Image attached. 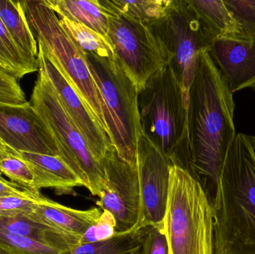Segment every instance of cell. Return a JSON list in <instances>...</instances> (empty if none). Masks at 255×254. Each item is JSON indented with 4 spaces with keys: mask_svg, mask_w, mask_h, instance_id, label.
Here are the masks:
<instances>
[{
    "mask_svg": "<svg viewBox=\"0 0 255 254\" xmlns=\"http://www.w3.org/2000/svg\"><path fill=\"white\" fill-rule=\"evenodd\" d=\"M189 96L181 169L200 183L212 206L220 169L237 133L233 93L208 52L202 55Z\"/></svg>",
    "mask_w": 255,
    "mask_h": 254,
    "instance_id": "6da1fadb",
    "label": "cell"
},
{
    "mask_svg": "<svg viewBox=\"0 0 255 254\" xmlns=\"http://www.w3.org/2000/svg\"><path fill=\"white\" fill-rule=\"evenodd\" d=\"M212 209L214 254H255V152L250 136H235Z\"/></svg>",
    "mask_w": 255,
    "mask_h": 254,
    "instance_id": "7a4b0ae2",
    "label": "cell"
},
{
    "mask_svg": "<svg viewBox=\"0 0 255 254\" xmlns=\"http://www.w3.org/2000/svg\"><path fill=\"white\" fill-rule=\"evenodd\" d=\"M22 4L38 46L59 69L110 137L104 101L91 75L85 52L63 28L56 13L43 0L22 1Z\"/></svg>",
    "mask_w": 255,
    "mask_h": 254,
    "instance_id": "3957f363",
    "label": "cell"
},
{
    "mask_svg": "<svg viewBox=\"0 0 255 254\" xmlns=\"http://www.w3.org/2000/svg\"><path fill=\"white\" fill-rule=\"evenodd\" d=\"M163 227L169 254H214L211 202L200 183L175 165L170 167Z\"/></svg>",
    "mask_w": 255,
    "mask_h": 254,
    "instance_id": "277c9868",
    "label": "cell"
},
{
    "mask_svg": "<svg viewBox=\"0 0 255 254\" xmlns=\"http://www.w3.org/2000/svg\"><path fill=\"white\" fill-rule=\"evenodd\" d=\"M145 135L172 165L181 168L187 137V108L178 78L169 63L151 76L138 92Z\"/></svg>",
    "mask_w": 255,
    "mask_h": 254,
    "instance_id": "5b68a950",
    "label": "cell"
},
{
    "mask_svg": "<svg viewBox=\"0 0 255 254\" xmlns=\"http://www.w3.org/2000/svg\"><path fill=\"white\" fill-rule=\"evenodd\" d=\"M88 67L106 107V121L119 156L136 167V148L142 132L138 91L117 58L85 53Z\"/></svg>",
    "mask_w": 255,
    "mask_h": 254,
    "instance_id": "8992f818",
    "label": "cell"
},
{
    "mask_svg": "<svg viewBox=\"0 0 255 254\" xmlns=\"http://www.w3.org/2000/svg\"><path fill=\"white\" fill-rule=\"evenodd\" d=\"M30 102L53 137L61 159L80 178L84 187L94 196L100 197L106 187L103 165L93 156L41 70H38Z\"/></svg>",
    "mask_w": 255,
    "mask_h": 254,
    "instance_id": "52a82bcc",
    "label": "cell"
},
{
    "mask_svg": "<svg viewBox=\"0 0 255 254\" xmlns=\"http://www.w3.org/2000/svg\"><path fill=\"white\" fill-rule=\"evenodd\" d=\"M145 25L166 50L188 108L190 86L202 55L209 52L212 39L204 29L189 0H172L160 19Z\"/></svg>",
    "mask_w": 255,
    "mask_h": 254,
    "instance_id": "ba28073f",
    "label": "cell"
},
{
    "mask_svg": "<svg viewBox=\"0 0 255 254\" xmlns=\"http://www.w3.org/2000/svg\"><path fill=\"white\" fill-rule=\"evenodd\" d=\"M108 37L117 58L138 92L151 76L169 63L163 45L143 22L113 13Z\"/></svg>",
    "mask_w": 255,
    "mask_h": 254,
    "instance_id": "9c48e42d",
    "label": "cell"
},
{
    "mask_svg": "<svg viewBox=\"0 0 255 254\" xmlns=\"http://www.w3.org/2000/svg\"><path fill=\"white\" fill-rule=\"evenodd\" d=\"M106 177V187L97 206L113 215L117 234L141 228L142 203L137 167H132L112 148L101 161Z\"/></svg>",
    "mask_w": 255,
    "mask_h": 254,
    "instance_id": "30bf717a",
    "label": "cell"
},
{
    "mask_svg": "<svg viewBox=\"0 0 255 254\" xmlns=\"http://www.w3.org/2000/svg\"><path fill=\"white\" fill-rule=\"evenodd\" d=\"M172 165L142 131L136 148V167L142 203L141 228L148 225L163 226Z\"/></svg>",
    "mask_w": 255,
    "mask_h": 254,
    "instance_id": "8fae6325",
    "label": "cell"
},
{
    "mask_svg": "<svg viewBox=\"0 0 255 254\" xmlns=\"http://www.w3.org/2000/svg\"><path fill=\"white\" fill-rule=\"evenodd\" d=\"M38 70L52 85L64 110L86 141L94 158L101 162L106 154L115 147L110 137L100 126L82 98L63 76L53 61L38 46Z\"/></svg>",
    "mask_w": 255,
    "mask_h": 254,
    "instance_id": "7c38bea8",
    "label": "cell"
},
{
    "mask_svg": "<svg viewBox=\"0 0 255 254\" xmlns=\"http://www.w3.org/2000/svg\"><path fill=\"white\" fill-rule=\"evenodd\" d=\"M0 139L18 152L59 157L53 137L30 101L0 104Z\"/></svg>",
    "mask_w": 255,
    "mask_h": 254,
    "instance_id": "4fadbf2b",
    "label": "cell"
},
{
    "mask_svg": "<svg viewBox=\"0 0 255 254\" xmlns=\"http://www.w3.org/2000/svg\"><path fill=\"white\" fill-rule=\"evenodd\" d=\"M208 52L231 92L255 91V42L217 39Z\"/></svg>",
    "mask_w": 255,
    "mask_h": 254,
    "instance_id": "5bb4252c",
    "label": "cell"
},
{
    "mask_svg": "<svg viewBox=\"0 0 255 254\" xmlns=\"http://www.w3.org/2000/svg\"><path fill=\"white\" fill-rule=\"evenodd\" d=\"M102 213L98 207L76 210L46 198L25 216L64 234L81 237L98 221Z\"/></svg>",
    "mask_w": 255,
    "mask_h": 254,
    "instance_id": "9a60e30c",
    "label": "cell"
},
{
    "mask_svg": "<svg viewBox=\"0 0 255 254\" xmlns=\"http://www.w3.org/2000/svg\"><path fill=\"white\" fill-rule=\"evenodd\" d=\"M34 174V189L52 188L58 194L75 193L74 188L84 186L82 180L58 156L19 152Z\"/></svg>",
    "mask_w": 255,
    "mask_h": 254,
    "instance_id": "2e32d148",
    "label": "cell"
},
{
    "mask_svg": "<svg viewBox=\"0 0 255 254\" xmlns=\"http://www.w3.org/2000/svg\"><path fill=\"white\" fill-rule=\"evenodd\" d=\"M58 18L82 24L108 37L113 11L102 0H43ZM110 41V40H109Z\"/></svg>",
    "mask_w": 255,
    "mask_h": 254,
    "instance_id": "e0dca14e",
    "label": "cell"
},
{
    "mask_svg": "<svg viewBox=\"0 0 255 254\" xmlns=\"http://www.w3.org/2000/svg\"><path fill=\"white\" fill-rule=\"evenodd\" d=\"M0 20L24 58L38 71V44L28 23L22 1L0 0Z\"/></svg>",
    "mask_w": 255,
    "mask_h": 254,
    "instance_id": "ac0fdd59",
    "label": "cell"
},
{
    "mask_svg": "<svg viewBox=\"0 0 255 254\" xmlns=\"http://www.w3.org/2000/svg\"><path fill=\"white\" fill-rule=\"evenodd\" d=\"M0 231L32 239L60 254L80 245L81 237L64 234L25 216H0Z\"/></svg>",
    "mask_w": 255,
    "mask_h": 254,
    "instance_id": "d6986e66",
    "label": "cell"
},
{
    "mask_svg": "<svg viewBox=\"0 0 255 254\" xmlns=\"http://www.w3.org/2000/svg\"><path fill=\"white\" fill-rule=\"evenodd\" d=\"M207 34L213 41L217 39L235 38V19L223 0H189Z\"/></svg>",
    "mask_w": 255,
    "mask_h": 254,
    "instance_id": "ffe728a7",
    "label": "cell"
},
{
    "mask_svg": "<svg viewBox=\"0 0 255 254\" xmlns=\"http://www.w3.org/2000/svg\"><path fill=\"white\" fill-rule=\"evenodd\" d=\"M142 228L117 234L103 241L79 245L67 252L58 254H141Z\"/></svg>",
    "mask_w": 255,
    "mask_h": 254,
    "instance_id": "44dd1931",
    "label": "cell"
},
{
    "mask_svg": "<svg viewBox=\"0 0 255 254\" xmlns=\"http://www.w3.org/2000/svg\"><path fill=\"white\" fill-rule=\"evenodd\" d=\"M116 14L124 15L144 24L160 19L172 0H102Z\"/></svg>",
    "mask_w": 255,
    "mask_h": 254,
    "instance_id": "7402d4cb",
    "label": "cell"
},
{
    "mask_svg": "<svg viewBox=\"0 0 255 254\" xmlns=\"http://www.w3.org/2000/svg\"><path fill=\"white\" fill-rule=\"evenodd\" d=\"M63 28L85 52L105 58L115 57V50L107 37L97 31L67 18H59Z\"/></svg>",
    "mask_w": 255,
    "mask_h": 254,
    "instance_id": "603a6c76",
    "label": "cell"
},
{
    "mask_svg": "<svg viewBox=\"0 0 255 254\" xmlns=\"http://www.w3.org/2000/svg\"><path fill=\"white\" fill-rule=\"evenodd\" d=\"M0 69L16 79L30 73L38 72L31 67L20 51L12 41L0 20Z\"/></svg>",
    "mask_w": 255,
    "mask_h": 254,
    "instance_id": "cb8c5ba5",
    "label": "cell"
},
{
    "mask_svg": "<svg viewBox=\"0 0 255 254\" xmlns=\"http://www.w3.org/2000/svg\"><path fill=\"white\" fill-rule=\"evenodd\" d=\"M235 19V40L255 42V0H223Z\"/></svg>",
    "mask_w": 255,
    "mask_h": 254,
    "instance_id": "d4e9b609",
    "label": "cell"
},
{
    "mask_svg": "<svg viewBox=\"0 0 255 254\" xmlns=\"http://www.w3.org/2000/svg\"><path fill=\"white\" fill-rule=\"evenodd\" d=\"M0 173L25 189L36 191L34 174L19 153L0 156Z\"/></svg>",
    "mask_w": 255,
    "mask_h": 254,
    "instance_id": "484cf974",
    "label": "cell"
},
{
    "mask_svg": "<svg viewBox=\"0 0 255 254\" xmlns=\"http://www.w3.org/2000/svg\"><path fill=\"white\" fill-rule=\"evenodd\" d=\"M40 191L28 190L23 195H10L0 198V216H25L34 207L45 201Z\"/></svg>",
    "mask_w": 255,
    "mask_h": 254,
    "instance_id": "4316f807",
    "label": "cell"
},
{
    "mask_svg": "<svg viewBox=\"0 0 255 254\" xmlns=\"http://www.w3.org/2000/svg\"><path fill=\"white\" fill-rule=\"evenodd\" d=\"M0 249L19 254H60L32 239L4 231H0Z\"/></svg>",
    "mask_w": 255,
    "mask_h": 254,
    "instance_id": "83f0119b",
    "label": "cell"
},
{
    "mask_svg": "<svg viewBox=\"0 0 255 254\" xmlns=\"http://www.w3.org/2000/svg\"><path fill=\"white\" fill-rule=\"evenodd\" d=\"M117 235L116 221L113 215L103 210L98 221L81 237L80 245L107 240Z\"/></svg>",
    "mask_w": 255,
    "mask_h": 254,
    "instance_id": "f1b7e54d",
    "label": "cell"
},
{
    "mask_svg": "<svg viewBox=\"0 0 255 254\" xmlns=\"http://www.w3.org/2000/svg\"><path fill=\"white\" fill-rule=\"evenodd\" d=\"M142 231L141 254H169V243L163 226L148 225Z\"/></svg>",
    "mask_w": 255,
    "mask_h": 254,
    "instance_id": "f546056e",
    "label": "cell"
},
{
    "mask_svg": "<svg viewBox=\"0 0 255 254\" xmlns=\"http://www.w3.org/2000/svg\"><path fill=\"white\" fill-rule=\"evenodd\" d=\"M26 102L17 79L0 69V104L22 105Z\"/></svg>",
    "mask_w": 255,
    "mask_h": 254,
    "instance_id": "4dcf8cb0",
    "label": "cell"
},
{
    "mask_svg": "<svg viewBox=\"0 0 255 254\" xmlns=\"http://www.w3.org/2000/svg\"><path fill=\"white\" fill-rule=\"evenodd\" d=\"M30 189H26L17 183L7 181L0 177V198L14 195H23Z\"/></svg>",
    "mask_w": 255,
    "mask_h": 254,
    "instance_id": "1f68e13d",
    "label": "cell"
},
{
    "mask_svg": "<svg viewBox=\"0 0 255 254\" xmlns=\"http://www.w3.org/2000/svg\"><path fill=\"white\" fill-rule=\"evenodd\" d=\"M19 152L13 150L11 148L6 145L2 140L0 139V156L9 155V154H18Z\"/></svg>",
    "mask_w": 255,
    "mask_h": 254,
    "instance_id": "d6a6232c",
    "label": "cell"
},
{
    "mask_svg": "<svg viewBox=\"0 0 255 254\" xmlns=\"http://www.w3.org/2000/svg\"><path fill=\"white\" fill-rule=\"evenodd\" d=\"M0 254H19L13 253V252H8V251L4 250V249H0Z\"/></svg>",
    "mask_w": 255,
    "mask_h": 254,
    "instance_id": "836d02e7",
    "label": "cell"
},
{
    "mask_svg": "<svg viewBox=\"0 0 255 254\" xmlns=\"http://www.w3.org/2000/svg\"><path fill=\"white\" fill-rule=\"evenodd\" d=\"M252 144H253V148L255 152V137H251Z\"/></svg>",
    "mask_w": 255,
    "mask_h": 254,
    "instance_id": "e575fe53",
    "label": "cell"
},
{
    "mask_svg": "<svg viewBox=\"0 0 255 254\" xmlns=\"http://www.w3.org/2000/svg\"><path fill=\"white\" fill-rule=\"evenodd\" d=\"M0 175H1V173H0ZM0 177H1V176H0Z\"/></svg>",
    "mask_w": 255,
    "mask_h": 254,
    "instance_id": "d590c367",
    "label": "cell"
}]
</instances>
